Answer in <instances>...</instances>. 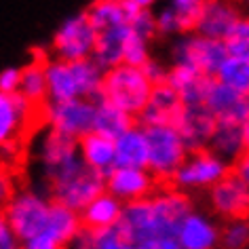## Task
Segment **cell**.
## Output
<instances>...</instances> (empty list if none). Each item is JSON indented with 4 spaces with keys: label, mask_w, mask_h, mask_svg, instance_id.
<instances>
[{
    "label": "cell",
    "mask_w": 249,
    "mask_h": 249,
    "mask_svg": "<svg viewBox=\"0 0 249 249\" xmlns=\"http://www.w3.org/2000/svg\"><path fill=\"white\" fill-rule=\"evenodd\" d=\"M195 209L190 195L176 188L157 190L144 201L124 205L121 232L133 245L159 239H176L179 224Z\"/></svg>",
    "instance_id": "cell-1"
},
{
    "label": "cell",
    "mask_w": 249,
    "mask_h": 249,
    "mask_svg": "<svg viewBox=\"0 0 249 249\" xmlns=\"http://www.w3.org/2000/svg\"><path fill=\"white\" fill-rule=\"evenodd\" d=\"M97 30V47L93 61L110 70L124 61V51L138 32L129 23L123 0H95L85 9Z\"/></svg>",
    "instance_id": "cell-2"
},
{
    "label": "cell",
    "mask_w": 249,
    "mask_h": 249,
    "mask_svg": "<svg viewBox=\"0 0 249 249\" xmlns=\"http://www.w3.org/2000/svg\"><path fill=\"white\" fill-rule=\"evenodd\" d=\"M53 209L55 201L45 186L42 188L32 184L15 186V188H11L9 196L4 198L2 222L23 243L36 234L51 230Z\"/></svg>",
    "instance_id": "cell-3"
},
{
    "label": "cell",
    "mask_w": 249,
    "mask_h": 249,
    "mask_svg": "<svg viewBox=\"0 0 249 249\" xmlns=\"http://www.w3.org/2000/svg\"><path fill=\"white\" fill-rule=\"evenodd\" d=\"M104 68L93 59L61 61L47 59L49 102H72V99H97L104 83Z\"/></svg>",
    "instance_id": "cell-4"
},
{
    "label": "cell",
    "mask_w": 249,
    "mask_h": 249,
    "mask_svg": "<svg viewBox=\"0 0 249 249\" xmlns=\"http://www.w3.org/2000/svg\"><path fill=\"white\" fill-rule=\"evenodd\" d=\"M154 89H157V83L146 68L121 64L104 72V83L97 99L135 118L144 114Z\"/></svg>",
    "instance_id": "cell-5"
},
{
    "label": "cell",
    "mask_w": 249,
    "mask_h": 249,
    "mask_svg": "<svg viewBox=\"0 0 249 249\" xmlns=\"http://www.w3.org/2000/svg\"><path fill=\"white\" fill-rule=\"evenodd\" d=\"M30 154H32V163L40 176V182L45 186L55 182L83 160L76 140H70L47 127H42V131L32 140Z\"/></svg>",
    "instance_id": "cell-6"
},
{
    "label": "cell",
    "mask_w": 249,
    "mask_h": 249,
    "mask_svg": "<svg viewBox=\"0 0 249 249\" xmlns=\"http://www.w3.org/2000/svg\"><path fill=\"white\" fill-rule=\"evenodd\" d=\"M97 47V30L91 23L87 11H78L64 17L53 30L47 47V57L61 61L93 59Z\"/></svg>",
    "instance_id": "cell-7"
},
{
    "label": "cell",
    "mask_w": 249,
    "mask_h": 249,
    "mask_svg": "<svg viewBox=\"0 0 249 249\" xmlns=\"http://www.w3.org/2000/svg\"><path fill=\"white\" fill-rule=\"evenodd\" d=\"M148 135V171L157 179L171 182L178 169L188 159L190 148L182 133L171 124L146 127Z\"/></svg>",
    "instance_id": "cell-8"
},
{
    "label": "cell",
    "mask_w": 249,
    "mask_h": 249,
    "mask_svg": "<svg viewBox=\"0 0 249 249\" xmlns=\"http://www.w3.org/2000/svg\"><path fill=\"white\" fill-rule=\"evenodd\" d=\"M45 188L53 196L55 203L80 213L93 198L106 192V176L85 165V160H80L76 167H72L70 171H66L64 176L45 186Z\"/></svg>",
    "instance_id": "cell-9"
},
{
    "label": "cell",
    "mask_w": 249,
    "mask_h": 249,
    "mask_svg": "<svg viewBox=\"0 0 249 249\" xmlns=\"http://www.w3.org/2000/svg\"><path fill=\"white\" fill-rule=\"evenodd\" d=\"M167 53H169V66H188L211 78H215L217 70L228 57V51L222 40L207 38L198 32L171 40Z\"/></svg>",
    "instance_id": "cell-10"
},
{
    "label": "cell",
    "mask_w": 249,
    "mask_h": 249,
    "mask_svg": "<svg viewBox=\"0 0 249 249\" xmlns=\"http://www.w3.org/2000/svg\"><path fill=\"white\" fill-rule=\"evenodd\" d=\"M230 173H232V165L226 163L224 159H220L215 152H211L207 148V150L190 152L188 159L184 160V165L173 176L171 184L176 190L186 192V195L203 190L209 192L222 179H226Z\"/></svg>",
    "instance_id": "cell-11"
},
{
    "label": "cell",
    "mask_w": 249,
    "mask_h": 249,
    "mask_svg": "<svg viewBox=\"0 0 249 249\" xmlns=\"http://www.w3.org/2000/svg\"><path fill=\"white\" fill-rule=\"evenodd\" d=\"M97 99H72V102H49L42 108V123L70 140L80 142L95 131Z\"/></svg>",
    "instance_id": "cell-12"
},
{
    "label": "cell",
    "mask_w": 249,
    "mask_h": 249,
    "mask_svg": "<svg viewBox=\"0 0 249 249\" xmlns=\"http://www.w3.org/2000/svg\"><path fill=\"white\" fill-rule=\"evenodd\" d=\"M205 0H167L154 4L157 34L176 40L179 36L196 32L203 15Z\"/></svg>",
    "instance_id": "cell-13"
},
{
    "label": "cell",
    "mask_w": 249,
    "mask_h": 249,
    "mask_svg": "<svg viewBox=\"0 0 249 249\" xmlns=\"http://www.w3.org/2000/svg\"><path fill=\"white\" fill-rule=\"evenodd\" d=\"M36 118V106L21 93H0V142L2 148H15L26 138Z\"/></svg>",
    "instance_id": "cell-14"
},
{
    "label": "cell",
    "mask_w": 249,
    "mask_h": 249,
    "mask_svg": "<svg viewBox=\"0 0 249 249\" xmlns=\"http://www.w3.org/2000/svg\"><path fill=\"white\" fill-rule=\"evenodd\" d=\"M159 179L148 169L140 167H114L106 176V192L116 196L123 205L144 201L157 192Z\"/></svg>",
    "instance_id": "cell-15"
},
{
    "label": "cell",
    "mask_w": 249,
    "mask_h": 249,
    "mask_svg": "<svg viewBox=\"0 0 249 249\" xmlns=\"http://www.w3.org/2000/svg\"><path fill=\"white\" fill-rule=\"evenodd\" d=\"M207 203L217 220H249V188L232 173L207 192Z\"/></svg>",
    "instance_id": "cell-16"
},
{
    "label": "cell",
    "mask_w": 249,
    "mask_h": 249,
    "mask_svg": "<svg viewBox=\"0 0 249 249\" xmlns=\"http://www.w3.org/2000/svg\"><path fill=\"white\" fill-rule=\"evenodd\" d=\"M176 241L182 249H222V226L215 215L195 207L179 224Z\"/></svg>",
    "instance_id": "cell-17"
},
{
    "label": "cell",
    "mask_w": 249,
    "mask_h": 249,
    "mask_svg": "<svg viewBox=\"0 0 249 249\" xmlns=\"http://www.w3.org/2000/svg\"><path fill=\"white\" fill-rule=\"evenodd\" d=\"M203 106L215 116V121L220 124H239V127H243L249 121V97L228 89L226 85L217 83L215 78L211 80Z\"/></svg>",
    "instance_id": "cell-18"
},
{
    "label": "cell",
    "mask_w": 249,
    "mask_h": 249,
    "mask_svg": "<svg viewBox=\"0 0 249 249\" xmlns=\"http://www.w3.org/2000/svg\"><path fill=\"white\" fill-rule=\"evenodd\" d=\"M176 129L182 133L184 142L188 144L190 152L207 150L213 133L217 129V121L205 106H186L182 118L178 121Z\"/></svg>",
    "instance_id": "cell-19"
},
{
    "label": "cell",
    "mask_w": 249,
    "mask_h": 249,
    "mask_svg": "<svg viewBox=\"0 0 249 249\" xmlns=\"http://www.w3.org/2000/svg\"><path fill=\"white\" fill-rule=\"evenodd\" d=\"M186 110L182 97L171 89L167 83L157 85L150 102H148L144 114H142V124L144 127H157V124H171L176 127Z\"/></svg>",
    "instance_id": "cell-20"
},
{
    "label": "cell",
    "mask_w": 249,
    "mask_h": 249,
    "mask_svg": "<svg viewBox=\"0 0 249 249\" xmlns=\"http://www.w3.org/2000/svg\"><path fill=\"white\" fill-rule=\"evenodd\" d=\"M239 19H241V11L234 2H226V0H205L203 15H201V21H198L196 32L207 36V38L224 42Z\"/></svg>",
    "instance_id": "cell-21"
},
{
    "label": "cell",
    "mask_w": 249,
    "mask_h": 249,
    "mask_svg": "<svg viewBox=\"0 0 249 249\" xmlns=\"http://www.w3.org/2000/svg\"><path fill=\"white\" fill-rule=\"evenodd\" d=\"M123 213L124 205L116 196H112L110 192H104L80 211V222H83L85 230L104 232V230H114L121 226Z\"/></svg>",
    "instance_id": "cell-22"
},
{
    "label": "cell",
    "mask_w": 249,
    "mask_h": 249,
    "mask_svg": "<svg viewBox=\"0 0 249 249\" xmlns=\"http://www.w3.org/2000/svg\"><path fill=\"white\" fill-rule=\"evenodd\" d=\"M211 76H205L203 72L188 66H169L165 83L182 97L186 106H201L207 95V89L211 85Z\"/></svg>",
    "instance_id": "cell-23"
},
{
    "label": "cell",
    "mask_w": 249,
    "mask_h": 249,
    "mask_svg": "<svg viewBox=\"0 0 249 249\" xmlns=\"http://www.w3.org/2000/svg\"><path fill=\"white\" fill-rule=\"evenodd\" d=\"M78 152L85 165L95 169L102 176L108 173L116 167V146L112 138H106L102 133H89L78 142Z\"/></svg>",
    "instance_id": "cell-24"
},
{
    "label": "cell",
    "mask_w": 249,
    "mask_h": 249,
    "mask_svg": "<svg viewBox=\"0 0 249 249\" xmlns=\"http://www.w3.org/2000/svg\"><path fill=\"white\" fill-rule=\"evenodd\" d=\"M116 167H140L148 169V135L144 124H133L129 131L114 140Z\"/></svg>",
    "instance_id": "cell-25"
},
{
    "label": "cell",
    "mask_w": 249,
    "mask_h": 249,
    "mask_svg": "<svg viewBox=\"0 0 249 249\" xmlns=\"http://www.w3.org/2000/svg\"><path fill=\"white\" fill-rule=\"evenodd\" d=\"M47 55L45 51L32 57L26 66H21V85L19 93L28 99L30 104L38 106L49 104V85H47Z\"/></svg>",
    "instance_id": "cell-26"
},
{
    "label": "cell",
    "mask_w": 249,
    "mask_h": 249,
    "mask_svg": "<svg viewBox=\"0 0 249 249\" xmlns=\"http://www.w3.org/2000/svg\"><path fill=\"white\" fill-rule=\"evenodd\" d=\"M209 150L215 152L220 159L226 163L234 165L243 154H245V135H243V127L239 124H220L213 133V140L209 144Z\"/></svg>",
    "instance_id": "cell-27"
},
{
    "label": "cell",
    "mask_w": 249,
    "mask_h": 249,
    "mask_svg": "<svg viewBox=\"0 0 249 249\" xmlns=\"http://www.w3.org/2000/svg\"><path fill=\"white\" fill-rule=\"evenodd\" d=\"M68 249H135V245L121 232V228L104 230V232L83 228V232L68 245Z\"/></svg>",
    "instance_id": "cell-28"
},
{
    "label": "cell",
    "mask_w": 249,
    "mask_h": 249,
    "mask_svg": "<svg viewBox=\"0 0 249 249\" xmlns=\"http://www.w3.org/2000/svg\"><path fill=\"white\" fill-rule=\"evenodd\" d=\"M131 127H133L131 116L124 114L123 110L114 108V106L97 99V116H95V131L93 133H102L106 138L116 140Z\"/></svg>",
    "instance_id": "cell-29"
},
{
    "label": "cell",
    "mask_w": 249,
    "mask_h": 249,
    "mask_svg": "<svg viewBox=\"0 0 249 249\" xmlns=\"http://www.w3.org/2000/svg\"><path fill=\"white\" fill-rule=\"evenodd\" d=\"M215 80L226 85L228 89L249 97V59L226 57V61L215 74Z\"/></svg>",
    "instance_id": "cell-30"
},
{
    "label": "cell",
    "mask_w": 249,
    "mask_h": 249,
    "mask_svg": "<svg viewBox=\"0 0 249 249\" xmlns=\"http://www.w3.org/2000/svg\"><path fill=\"white\" fill-rule=\"evenodd\" d=\"M224 47L228 51V57L249 59V15H241V19L234 23L224 40Z\"/></svg>",
    "instance_id": "cell-31"
},
{
    "label": "cell",
    "mask_w": 249,
    "mask_h": 249,
    "mask_svg": "<svg viewBox=\"0 0 249 249\" xmlns=\"http://www.w3.org/2000/svg\"><path fill=\"white\" fill-rule=\"evenodd\" d=\"M222 249H249V220L222 224Z\"/></svg>",
    "instance_id": "cell-32"
},
{
    "label": "cell",
    "mask_w": 249,
    "mask_h": 249,
    "mask_svg": "<svg viewBox=\"0 0 249 249\" xmlns=\"http://www.w3.org/2000/svg\"><path fill=\"white\" fill-rule=\"evenodd\" d=\"M21 249H68V245L59 236H55L51 230H47V232H40L32 236V239L23 241Z\"/></svg>",
    "instance_id": "cell-33"
},
{
    "label": "cell",
    "mask_w": 249,
    "mask_h": 249,
    "mask_svg": "<svg viewBox=\"0 0 249 249\" xmlns=\"http://www.w3.org/2000/svg\"><path fill=\"white\" fill-rule=\"evenodd\" d=\"M21 85V68L9 66L0 72V93H19Z\"/></svg>",
    "instance_id": "cell-34"
},
{
    "label": "cell",
    "mask_w": 249,
    "mask_h": 249,
    "mask_svg": "<svg viewBox=\"0 0 249 249\" xmlns=\"http://www.w3.org/2000/svg\"><path fill=\"white\" fill-rule=\"evenodd\" d=\"M0 249H21V241L7 224H0Z\"/></svg>",
    "instance_id": "cell-35"
},
{
    "label": "cell",
    "mask_w": 249,
    "mask_h": 249,
    "mask_svg": "<svg viewBox=\"0 0 249 249\" xmlns=\"http://www.w3.org/2000/svg\"><path fill=\"white\" fill-rule=\"evenodd\" d=\"M232 176H236V178H239L241 182L249 188V152H245V154H243V157L232 165Z\"/></svg>",
    "instance_id": "cell-36"
},
{
    "label": "cell",
    "mask_w": 249,
    "mask_h": 249,
    "mask_svg": "<svg viewBox=\"0 0 249 249\" xmlns=\"http://www.w3.org/2000/svg\"><path fill=\"white\" fill-rule=\"evenodd\" d=\"M135 249H182V247H179V243L176 239H159V241L135 245Z\"/></svg>",
    "instance_id": "cell-37"
},
{
    "label": "cell",
    "mask_w": 249,
    "mask_h": 249,
    "mask_svg": "<svg viewBox=\"0 0 249 249\" xmlns=\"http://www.w3.org/2000/svg\"><path fill=\"white\" fill-rule=\"evenodd\" d=\"M243 135H245V152H249V121L243 124Z\"/></svg>",
    "instance_id": "cell-38"
}]
</instances>
